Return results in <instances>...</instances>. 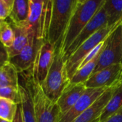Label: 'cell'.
<instances>
[{
  "label": "cell",
  "instance_id": "obj_23",
  "mask_svg": "<svg viewBox=\"0 0 122 122\" xmlns=\"http://www.w3.org/2000/svg\"><path fill=\"white\" fill-rule=\"evenodd\" d=\"M18 105L11 101L0 97V118L12 122Z\"/></svg>",
  "mask_w": 122,
  "mask_h": 122
},
{
  "label": "cell",
  "instance_id": "obj_31",
  "mask_svg": "<svg viewBox=\"0 0 122 122\" xmlns=\"http://www.w3.org/2000/svg\"><path fill=\"white\" fill-rule=\"evenodd\" d=\"M120 84H121V85L122 86V81H121V83H120Z\"/></svg>",
  "mask_w": 122,
  "mask_h": 122
},
{
  "label": "cell",
  "instance_id": "obj_1",
  "mask_svg": "<svg viewBox=\"0 0 122 122\" xmlns=\"http://www.w3.org/2000/svg\"><path fill=\"white\" fill-rule=\"evenodd\" d=\"M78 0H52L51 11L45 41L55 51H61L66 31Z\"/></svg>",
  "mask_w": 122,
  "mask_h": 122
},
{
  "label": "cell",
  "instance_id": "obj_15",
  "mask_svg": "<svg viewBox=\"0 0 122 122\" xmlns=\"http://www.w3.org/2000/svg\"><path fill=\"white\" fill-rule=\"evenodd\" d=\"M86 87L84 84H70L64 89L56 102L61 115L67 112L84 93Z\"/></svg>",
  "mask_w": 122,
  "mask_h": 122
},
{
  "label": "cell",
  "instance_id": "obj_10",
  "mask_svg": "<svg viewBox=\"0 0 122 122\" xmlns=\"http://www.w3.org/2000/svg\"><path fill=\"white\" fill-rule=\"evenodd\" d=\"M54 54V46L44 40L37 53L32 67L33 79L36 83L41 84L45 80L52 64Z\"/></svg>",
  "mask_w": 122,
  "mask_h": 122
},
{
  "label": "cell",
  "instance_id": "obj_11",
  "mask_svg": "<svg viewBox=\"0 0 122 122\" xmlns=\"http://www.w3.org/2000/svg\"><path fill=\"white\" fill-rule=\"evenodd\" d=\"M44 41L35 38L30 34L29 41L25 47L16 56L9 59V62L19 73L26 71L33 66L37 53Z\"/></svg>",
  "mask_w": 122,
  "mask_h": 122
},
{
  "label": "cell",
  "instance_id": "obj_16",
  "mask_svg": "<svg viewBox=\"0 0 122 122\" xmlns=\"http://www.w3.org/2000/svg\"><path fill=\"white\" fill-rule=\"evenodd\" d=\"M30 14L29 0H14L8 19L10 24L16 26H26Z\"/></svg>",
  "mask_w": 122,
  "mask_h": 122
},
{
  "label": "cell",
  "instance_id": "obj_4",
  "mask_svg": "<svg viewBox=\"0 0 122 122\" xmlns=\"http://www.w3.org/2000/svg\"><path fill=\"white\" fill-rule=\"evenodd\" d=\"M30 82L36 122H59L61 112L57 104L46 96L41 84L34 80L32 73Z\"/></svg>",
  "mask_w": 122,
  "mask_h": 122
},
{
  "label": "cell",
  "instance_id": "obj_3",
  "mask_svg": "<svg viewBox=\"0 0 122 122\" xmlns=\"http://www.w3.org/2000/svg\"><path fill=\"white\" fill-rule=\"evenodd\" d=\"M66 61L61 51H55L54 58L48 74L41 84L46 96L56 103L64 89L69 84Z\"/></svg>",
  "mask_w": 122,
  "mask_h": 122
},
{
  "label": "cell",
  "instance_id": "obj_7",
  "mask_svg": "<svg viewBox=\"0 0 122 122\" xmlns=\"http://www.w3.org/2000/svg\"><path fill=\"white\" fill-rule=\"evenodd\" d=\"M122 22L117 26L106 39L105 46L100 54L98 64L93 74L110 65L122 63Z\"/></svg>",
  "mask_w": 122,
  "mask_h": 122
},
{
  "label": "cell",
  "instance_id": "obj_30",
  "mask_svg": "<svg viewBox=\"0 0 122 122\" xmlns=\"http://www.w3.org/2000/svg\"><path fill=\"white\" fill-rule=\"evenodd\" d=\"M3 21H4V20H2V19H0V26H1V23L3 22Z\"/></svg>",
  "mask_w": 122,
  "mask_h": 122
},
{
  "label": "cell",
  "instance_id": "obj_12",
  "mask_svg": "<svg viewBox=\"0 0 122 122\" xmlns=\"http://www.w3.org/2000/svg\"><path fill=\"white\" fill-rule=\"evenodd\" d=\"M105 88H86L76 103L65 114L60 116L59 122H72L89 108L107 90Z\"/></svg>",
  "mask_w": 122,
  "mask_h": 122
},
{
  "label": "cell",
  "instance_id": "obj_17",
  "mask_svg": "<svg viewBox=\"0 0 122 122\" xmlns=\"http://www.w3.org/2000/svg\"><path fill=\"white\" fill-rule=\"evenodd\" d=\"M11 26L14 30V39L12 46L7 49L9 59L16 56L25 47L30 36V32L26 26H16L12 24H11Z\"/></svg>",
  "mask_w": 122,
  "mask_h": 122
},
{
  "label": "cell",
  "instance_id": "obj_5",
  "mask_svg": "<svg viewBox=\"0 0 122 122\" xmlns=\"http://www.w3.org/2000/svg\"><path fill=\"white\" fill-rule=\"evenodd\" d=\"M122 21L112 26H106L93 34L86 40L66 61V67L69 80L79 68L85 57L93 51L99 44L105 41L112 31Z\"/></svg>",
  "mask_w": 122,
  "mask_h": 122
},
{
  "label": "cell",
  "instance_id": "obj_6",
  "mask_svg": "<svg viewBox=\"0 0 122 122\" xmlns=\"http://www.w3.org/2000/svg\"><path fill=\"white\" fill-rule=\"evenodd\" d=\"M30 14L26 26L31 34L39 39L45 40L50 19L52 0H29Z\"/></svg>",
  "mask_w": 122,
  "mask_h": 122
},
{
  "label": "cell",
  "instance_id": "obj_29",
  "mask_svg": "<svg viewBox=\"0 0 122 122\" xmlns=\"http://www.w3.org/2000/svg\"><path fill=\"white\" fill-rule=\"evenodd\" d=\"M0 122H9V121L6 120V119H4L0 118Z\"/></svg>",
  "mask_w": 122,
  "mask_h": 122
},
{
  "label": "cell",
  "instance_id": "obj_9",
  "mask_svg": "<svg viewBox=\"0 0 122 122\" xmlns=\"http://www.w3.org/2000/svg\"><path fill=\"white\" fill-rule=\"evenodd\" d=\"M106 26H108L107 20L105 9L104 8L103 4L102 7L97 11L96 14L93 16V18L90 20V21L80 32V34L78 35L74 42L71 44L69 48L67 49V51L64 54L63 56L65 61L86 40L91 37L97 31Z\"/></svg>",
  "mask_w": 122,
  "mask_h": 122
},
{
  "label": "cell",
  "instance_id": "obj_2",
  "mask_svg": "<svg viewBox=\"0 0 122 122\" xmlns=\"http://www.w3.org/2000/svg\"><path fill=\"white\" fill-rule=\"evenodd\" d=\"M104 2L105 0L77 1L64 39L61 50L63 55Z\"/></svg>",
  "mask_w": 122,
  "mask_h": 122
},
{
  "label": "cell",
  "instance_id": "obj_14",
  "mask_svg": "<svg viewBox=\"0 0 122 122\" xmlns=\"http://www.w3.org/2000/svg\"><path fill=\"white\" fill-rule=\"evenodd\" d=\"M117 86L107 89L89 108L84 111L72 122H100L102 112L112 97Z\"/></svg>",
  "mask_w": 122,
  "mask_h": 122
},
{
  "label": "cell",
  "instance_id": "obj_18",
  "mask_svg": "<svg viewBox=\"0 0 122 122\" xmlns=\"http://www.w3.org/2000/svg\"><path fill=\"white\" fill-rule=\"evenodd\" d=\"M121 109H122V86L119 84L117 86L112 97L104 108L100 117V122H106Z\"/></svg>",
  "mask_w": 122,
  "mask_h": 122
},
{
  "label": "cell",
  "instance_id": "obj_25",
  "mask_svg": "<svg viewBox=\"0 0 122 122\" xmlns=\"http://www.w3.org/2000/svg\"><path fill=\"white\" fill-rule=\"evenodd\" d=\"M14 0H0V19L6 20L11 14Z\"/></svg>",
  "mask_w": 122,
  "mask_h": 122
},
{
  "label": "cell",
  "instance_id": "obj_28",
  "mask_svg": "<svg viewBox=\"0 0 122 122\" xmlns=\"http://www.w3.org/2000/svg\"><path fill=\"white\" fill-rule=\"evenodd\" d=\"M104 122H122V109Z\"/></svg>",
  "mask_w": 122,
  "mask_h": 122
},
{
  "label": "cell",
  "instance_id": "obj_19",
  "mask_svg": "<svg viewBox=\"0 0 122 122\" xmlns=\"http://www.w3.org/2000/svg\"><path fill=\"white\" fill-rule=\"evenodd\" d=\"M105 9L107 26H112L122 21V0H107L104 4Z\"/></svg>",
  "mask_w": 122,
  "mask_h": 122
},
{
  "label": "cell",
  "instance_id": "obj_24",
  "mask_svg": "<svg viewBox=\"0 0 122 122\" xmlns=\"http://www.w3.org/2000/svg\"><path fill=\"white\" fill-rule=\"evenodd\" d=\"M0 97L14 102L16 104H21V98L19 87L1 86L0 87Z\"/></svg>",
  "mask_w": 122,
  "mask_h": 122
},
{
  "label": "cell",
  "instance_id": "obj_32",
  "mask_svg": "<svg viewBox=\"0 0 122 122\" xmlns=\"http://www.w3.org/2000/svg\"></svg>",
  "mask_w": 122,
  "mask_h": 122
},
{
  "label": "cell",
  "instance_id": "obj_20",
  "mask_svg": "<svg viewBox=\"0 0 122 122\" xmlns=\"http://www.w3.org/2000/svg\"><path fill=\"white\" fill-rule=\"evenodd\" d=\"M19 72L9 61L0 67V87H19Z\"/></svg>",
  "mask_w": 122,
  "mask_h": 122
},
{
  "label": "cell",
  "instance_id": "obj_8",
  "mask_svg": "<svg viewBox=\"0 0 122 122\" xmlns=\"http://www.w3.org/2000/svg\"><path fill=\"white\" fill-rule=\"evenodd\" d=\"M122 79V63L110 65L92 74L84 83L86 88L109 89L120 84Z\"/></svg>",
  "mask_w": 122,
  "mask_h": 122
},
{
  "label": "cell",
  "instance_id": "obj_26",
  "mask_svg": "<svg viewBox=\"0 0 122 122\" xmlns=\"http://www.w3.org/2000/svg\"><path fill=\"white\" fill-rule=\"evenodd\" d=\"M9 61V56L7 49L0 42V67Z\"/></svg>",
  "mask_w": 122,
  "mask_h": 122
},
{
  "label": "cell",
  "instance_id": "obj_22",
  "mask_svg": "<svg viewBox=\"0 0 122 122\" xmlns=\"http://www.w3.org/2000/svg\"><path fill=\"white\" fill-rule=\"evenodd\" d=\"M14 33L10 23L4 20L0 26V42L6 48H10L14 42Z\"/></svg>",
  "mask_w": 122,
  "mask_h": 122
},
{
  "label": "cell",
  "instance_id": "obj_27",
  "mask_svg": "<svg viewBox=\"0 0 122 122\" xmlns=\"http://www.w3.org/2000/svg\"><path fill=\"white\" fill-rule=\"evenodd\" d=\"M11 122H24V117H23L21 105V104H19L17 106L16 112L15 113L14 119H13V121Z\"/></svg>",
  "mask_w": 122,
  "mask_h": 122
},
{
  "label": "cell",
  "instance_id": "obj_13",
  "mask_svg": "<svg viewBox=\"0 0 122 122\" xmlns=\"http://www.w3.org/2000/svg\"><path fill=\"white\" fill-rule=\"evenodd\" d=\"M32 67L26 71L19 73V89L21 98V105L24 122H36L33 107L30 82Z\"/></svg>",
  "mask_w": 122,
  "mask_h": 122
},
{
  "label": "cell",
  "instance_id": "obj_21",
  "mask_svg": "<svg viewBox=\"0 0 122 122\" xmlns=\"http://www.w3.org/2000/svg\"><path fill=\"white\" fill-rule=\"evenodd\" d=\"M100 54L96 56L87 64L80 67L70 79V84H84L93 74L94 70L96 69Z\"/></svg>",
  "mask_w": 122,
  "mask_h": 122
}]
</instances>
